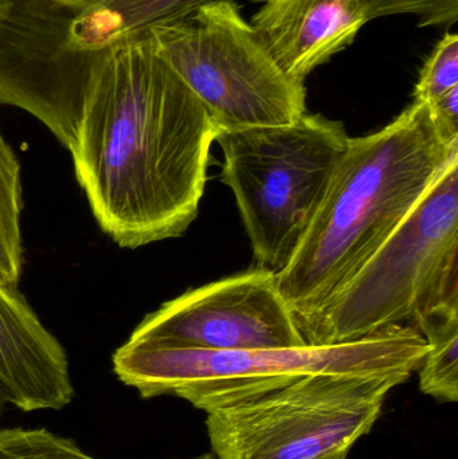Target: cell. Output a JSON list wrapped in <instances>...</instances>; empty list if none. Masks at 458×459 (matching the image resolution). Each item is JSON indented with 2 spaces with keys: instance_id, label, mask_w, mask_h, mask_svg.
Masks as SVG:
<instances>
[{
  "instance_id": "cell-20",
  "label": "cell",
  "mask_w": 458,
  "mask_h": 459,
  "mask_svg": "<svg viewBox=\"0 0 458 459\" xmlns=\"http://www.w3.org/2000/svg\"><path fill=\"white\" fill-rule=\"evenodd\" d=\"M8 402L7 398H5L4 391H3V388L0 387V418L4 415L5 409H7Z\"/></svg>"
},
{
  "instance_id": "cell-2",
  "label": "cell",
  "mask_w": 458,
  "mask_h": 459,
  "mask_svg": "<svg viewBox=\"0 0 458 459\" xmlns=\"http://www.w3.org/2000/svg\"><path fill=\"white\" fill-rule=\"evenodd\" d=\"M456 155L458 140L444 136L422 102H411L381 131L350 139L314 220L276 273L296 318L327 304L408 220Z\"/></svg>"
},
{
  "instance_id": "cell-11",
  "label": "cell",
  "mask_w": 458,
  "mask_h": 459,
  "mask_svg": "<svg viewBox=\"0 0 458 459\" xmlns=\"http://www.w3.org/2000/svg\"><path fill=\"white\" fill-rule=\"evenodd\" d=\"M253 29L277 64L304 82L352 45L368 21L367 0H250Z\"/></svg>"
},
{
  "instance_id": "cell-21",
  "label": "cell",
  "mask_w": 458,
  "mask_h": 459,
  "mask_svg": "<svg viewBox=\"0 0 458 459\" xmlns=\"http://www.w3.org/2000/svg\"><path fill=\"white\" fill-rule=\"evenodd\" d=\"M187 459H217L214 457V455H199V457H195V458H187Z\"/></svg>"
},
{
  "instance_id": "cell-16",
  "label": "cell",
  "mask_w": 458,
  "mask_h": 459,
  "mask_svg": "<svg viewBox=\"0 0 458 459\" xmlns=\"http://www.w3.org/2000/svg\"><path fill=\"white\" fill-rule=\"evenodd\" d=\"M458 88V35L446 32L422 66L414 101L432 104Z\"/></svg>"
},
{
  "instance_id": "cell-4",
  "label": "cell",
  "mask_w": 458,
  "mask_h": 459,
  "mask_svg": "<svg viewBox=\"0 0 458 459\" xmlns=\"http://www.w3.org/2000/svg\"><path fill=\"white\" fill-rule=\"evenodd\" d=\"M458 307V155L408 220L309 317L296 318L308 345L358 342Z\"/></svg>"
},
{
  "instance_id": "cell-3",
  "label": "cell",
  "mask_w": 458,
  "mask_h": 459,
  "mask_svg": "<svg viewBox=\"0 0 458 459\" xmlns=\"http://www.w3.org/2000/svg\"><path fill=\"white\" fill-rule=\"evenodd\" d=\"M429 345L410 325L358 342L261 350L204 351L126 342L113 371L143 399L171 395L209 412L311 375L401 377L419 369Z\"/></svg>"
},
{
  "instance_id": "cell-18",
  "label": "cell",
  "mask_w": 458,
  "mask_h": 459,
  "mask_svg": "<svg viewBox=\"0 0 458 459\" xmlns=\"http://www.w3.org/2000/svg\"><path fill=\"white\" fill-rule=\"evenodd\" d=\"M427 107L444 136L454 142L458 140V88Z\"/></svg>"
},
{
  "instance_id": "cell-9",
  "label": "cell",
  "mask_w": 458,
  "mask_h": 459,
  "mask_svg": "<svg viewBox=\"0 0 458 459\" xmlns=\"http://www.w3.org/2000/svg\"><path fill=\"white\" fill-rule=\"evenodd\" d=\"M129 342L186 350L238 351L307 345L277 288L255 266L191 289L145 316Z\"/></svg>"
},
{
  "instance_id": "cell-10",
  "label": "cell",
  "mask_w": 458,
  "mask_h": 459,
  "mask_svg": "<svg viewBox=\"0 0 458 459\" xmlns=\"http://www.w3.org/2000/svg\"><path fill=\"white\" fill-rule=\"evenodd\" d=\"M0 387L23 412L65 409L74 398L66 351L18 291L0 282Z\"/></svg>"
},
{
  "instance_id": "cell-5",
  "label": "cell",
  "mask_w": 458,
  "mask_h": 459,
  "mask_svg": "<svg viewBox=\"0 0 458 459\" xmlns=\"http://www.w3.org/2000/svg\"><path fill=\"white\" fill-rule=\"evenodd\" d=\"M351 137L307 112L289 126L218 132L222 182L233 191L257 266L285 267L314 220Z\"/></svg>"
},
{
  "instance_id": "cell-8",
  "label": "cell",
  "mask_w": 458,
  "mask_h": 459,
  "mask_svg": "<svg viewBox=\"0 0 458 459\" xmlns=\"http://www.w3.org/2000/svg\"><path fill=\"white\" fill-rule=\"evenodd\" d=\"M73 13L51 0H0V105L34 116L66 150L112 50L72 48Z\"/></svg>"
},
{
  "instance_id": "cell-14",
  "label": "cell",
  "mask_w": 458,
  "mask_h": 459,
  "mask_svg": "<svg viewBox=\"0 0 458 459\" xmlns=\"http://www.w3.org/2000/svg\"><path fill=\"white\" fill-rule=\"evenodd\" d=\"M21 164L0 131V282L18 288L23 273Z\"/></svg>"
},
{
  "instance_id": "cell-17",
  "label": "cell",
  "mask_w": 458,
  "mask_h": 459,
  "mask_svg": "<svg viewBox=\"0 0 458 459\" xmlns=\"http://www.w3.org/2000/svg\"><path fill=\"white\" fill-rule=\"evenodd\" d=\"M368 21L392 15H416L419 26H454L458 0H367Z\"/></svg>"
},
{
  "instance_id": "cell-7",
  "label": "cell",
  "mask_w": 458,
  "mask_h": 459,
  "mask_svg": "<svg viewBox=\"0 0 458 459\" xmlns=\"http://www.w3.org/2000/svg\"><path fill=\"white\" fill-rule=\"evenodd\" d=\"M401 377L311 375L207 412L217 459L347 458Z\"/></svg>"
},
{
  "instance_id": "cell-22",
  "label": "cell",
  "mask_w": 458,
  "mask_h": 459,
  "mask_svg": "<svg viewBox=\"0 0 458 459\" xmlns=\"http://www.w3.org/2000/svg\"><path fill=\"white\" fill-rule=\"evenodd\" d=\"M94 2H97V0H94ZM94 2H93V3H94ZM93 3H91V4H93ZM89 5H91V4H89Z\"/></svg>"
},
{
  "instance_id": "cell-15",
  "label": "cell",
  "mask_w": 458,
  "mask_h": 459,
  "mask_svg": "<svg viewBox=\"0 0 458 459\" xmlns=\"http://www.w3.org/2000/svg\"><path fill=\"white\" fill-rule=\"evenodd\" d=\"M0 459H99L48 429H0Z\"/></svg>"
},
{
  "instance_id": "cell-19",
  "label": "cell",
  "mask_w": 458,
  "mask_h": 459,
  "mask_svg": "<svg viewBox=\"0 0 458 459\" xmlns=\"http://www.w3.org/2000/svg\"><path fill=\"white\" fill-rule=\"evenodd\" d=\"M51 2L59 3V4L69 5V7L83 8L91 4L94 0H51Z\"/></svg>"
},
{
  "instance_id": "cell-13",
  "label": "cell",
  "mask_w": 458,
  "mask_h": 459,
  "mask_svg": "<svg viewBox=\"0 0 458 459\" xmlns=\"http://www.w3.org/2000/svg\"><path fill=\"white\" fill-rule=\"evenodd\" d=\"M429 350L419 367V388L441 402L458 401V307L436 310L413 324Z\"/></svg>"
},
{
  "instance_id": "cell-12",
  "label": "cell",
  "mask_w": 458,
  "mask_h": 459,
  "mask_svg": "<svg viewBox=\"0 0 458 459\" xmlns=\"http://www.w3.org/2000/svg\"><path fill=\"white\" fill-rule=\"evenodd\" d=\"M196 2L201 0H97L75 10L69 24L70 46L110 48Z\"/></svg>"
},
{
  "instance_id": "cell-23",
  "label": "cell",
  "mask_w": 458,
  "mask_h": 459,
  "mask_svg": "<svg viewBox=\"0 0 458 459\" xmlns=\"http://www.w3.org/2000/svg\"><path fill=\"white\" fill-rule=\"evenodd\" d=\"M336 459H347V458H336Z\"/></svg>"
},
{
  "instance_id": "cell-1",
  "label": "cell",
  "mask_w": 458,
  "mask_h": 459,
  "mask_svg": "<svg viewBox=\"0 0 458 459\" xmlns=\"http://www.w3.org/2000/svg\"><path fill=\"white\" fill-rule=\"evenodd\" d=\"M110 48L67 151L99 229L134 250L196 220L218 129L147 32Z\"/></svg>"
},
{
  "instance_id": "cell-6",
  "label": "cell",
  "mask_w": 458,
  "mask_h": 459,
  "mask_svg": "<svg viewBox=\"0 0 458 459\" xmlns=\"http://www.w3.org/2000/svg\"><path fill=\"white\" fill-rule=\"evenodd\" d=\"M145 32L218 132L289 126L306 115V85L281 69L234 0H201Z\"/></svg>"
}]
</instances>
